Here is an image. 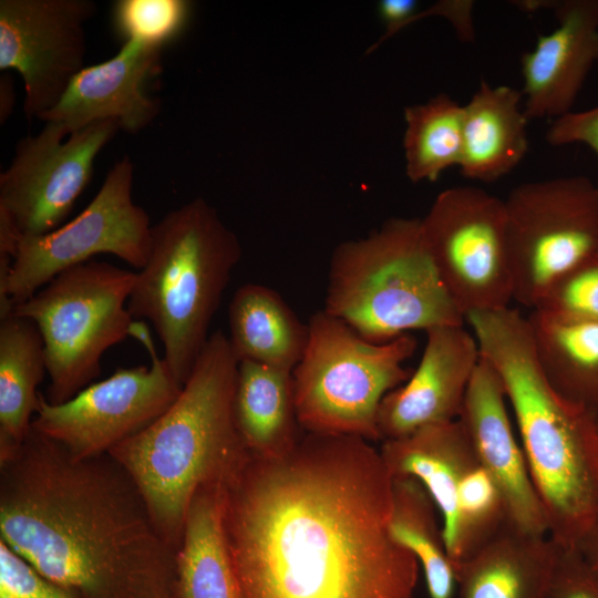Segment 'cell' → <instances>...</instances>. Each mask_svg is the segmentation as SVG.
<instances>
[{
  "label": "cell",
  "instance_id": "obj_19",
  "mask_svg": "<svg viewBox=\"0 0 598 598\" xmlns=\"http://www.w3.org/2000/svg\"><path fill=\"white\" fill-rule=\"evenodd\" d=\"M557 27L538 35L520 58L523 107L528 118L551 121L573 111L598 63V0L554 1Z\"/></svg>",
  "mask_w": 598,
  "mask_h": 598
},
{
  "label": "cell",
  "instance_id": "obj_27",
  "mask_svg": "<svg viewBox=\"0 0 598 598\" xmlns=\"http://www.w3.org/2000/svg\"><path fill=\"white\" fill-rule=\"evenodd\" d=\"M439 509L415 478H392L389 533L423 568L430 598H452L456 587Z\"/></svg>",
  "mask_w": 598,
  "mask_h": 598
},
{
  "label": "cell",
  "instance_id": "obj_11",
  "mask_svg": "<svg viewBox=\"0 0 598 598\" xmlns=\"http://www.w3.org/2000/svg\"><path fill=\"white\" fill-rule=\"evenodd\" d=\"M379 451L392 478H415L433 498L454 571L506 525L501 495L458 419L384 440Z\"/></svg>",
  "mask_w": 598,
  "mask_h": 598
},
{
  "label": "cell",
  "instance_id": "obj_7",
  "mask_svg": "<svg viewBox=\"0 0 598 598\" xmlns=\"http://www.w3.org/2000/svg\"><path fill=\"white\" fill-rule=\"evenodd\" d=\"M308 342L292 370L295 405L302 430L320 435L381 440L383 398L412 374L404 367L416 350L411 333L374 343L323 309L308 321Z\"/></svg>",
  "mask_w": 598,
  "mask_h": 598
},
{
  "label": "cell",
  "instance_id": "obj_31",
  "mask_svg": "<svg viewBox=\"0 0 598 598\" xmlns=\"http://www.w3.org/2000/svg\"><path fill=\"white\" fill-rule=\"evenodd\" d=\"M0 598H83L40 574L0 539Z\"/></svg>",
  "mask_w": 598,
  "mask_h": 598
},
{
  "label": "cell",
  "instance_id": "obj_17",
  "mask_svg": "<svg viewBox=\"0 0 598 598\" xmlns=\"http://www.w3.org/2000/svg\"><path fill=\"white\" fill-rule=\"evenodd\" d=\"M425 333L417 368L380 404L378 429L382 441L460 417L481 359L476 338L463 326L435 327Z\"/></svg>",
  "mask_w": 598,
  "mask_h": 598
},
{
  "label": "cell",
  "instance_id": "obj_10",
  "mask_svg": "<svg viewBox=\"0 0 598 598\" xmlns=\"http://www.w3.org/2000/svg\"><path fill=\"white\" fill-rule=\"evenodd\" d=\"M504 204L514 300L533 310L556 279L598 256V184L582 175L527 182Z\"/></svg>",
  "mask_w": 598,
  "mask_h": 598
},
{
  "label": "cell",
  "instance_id": "obj_4",
  "mask_svg": "<svg viewBox=\"0 0 598 598\" xmlns=\"http://www.w3.org/2000/svg\"><path fill=\"white\" fill-rule=\"evenodd\" d=\"M237 369L228 337L214 331L174 403L109 452L175 551L195 494L227 483L249 453L234 416Z\"/></svg>",
  "mask_w": 598,
  "mask_h": 598
},
{
  "label": "cell",
  "instance_id": "obj_14",
  "mask_svg": "<svg viewBox=\"0 0 598 598\" xmlns=\"http://www.w3.org/2000/svg\"><path fill=\"white\" fill-rule=\"evenodd\" d=\"M121 131L116 121H99L69 134L45 122L35 135L20 138L0 174V214L23 237L61 226L90 183L100 152Z\"/></svg>",
  "mask_w": 598,
  "mask_h": 598
},
{
  "label": "cell",
  "instance_id": "obj_12",
  "mask_svg": "<svg viewBox=\"0 0 598 598\" xmlns=\"http://www.w3.org/2000/svg\"><path fill=\"white\" fill-rule=\"evenodd\" d=\"M437 274L466 317L514 300L504 199L475 186L442 190L421 218Z\"/></svg>",
  "mask_w": 598,
  "mask_h": 598
},
{
  "label": "cell",
  "instance_id": "obj_15",
  "mask_svg": "<svg viewBox=\"0 0 598 598\" xmlns=\"http://www.w3.org/2000/svg\"><path fill=\"white\" fill-rule=\"evenodd\" d=\"M92 0H1L0 70H14L31 120L52 110L85 66V24Z\"/></svg>",
  "mask_w": 598,
  "mask_h": 598
},
{
  "label": "cell",
  "instance_id": "obj_29",
  "mask_svg": "<svg viewBox=\"0 0 598 598\" xmlns=\"http://www.w3.org/2000/svg\"><path fill=\"white\" fill-rule=\"evenodd\" d=\"M192 8L187 0H117L113 27L123 42L163 50L184 32Z\"/></svg>",
  "mask_w": 598,
  "mask_h": 598
},
{
  "label": "cell",
  "instance_id": "obj_18",
  "mask_svg": "<svg viewBox=\"0 0 598 598\" xmlns=\"http://www.w3.org/2000/svg\"><path fill=\"white\" fill-rule=\"evenodd\" d=\"M162 51L123 42L111 59L84 66L61 101L39 120L59 123L69 134L107 120L126 133L141 132L161 112L162 102L150 94L148 85L162 72Z\"/></svg>",
  "mask_w": 598,
  "mask_h": 598
},
{
  "label": "cell",
  "instance_id": "obj_3",
  "mask_svg": "<svg viewBox=\"0 0 598 598\" xmlns=\"http://www.w3.org/2000/svg\"><path fill=\"white\" fill-rule=\"evenodd\" d=\"M465 319L481 355L503 382L548 535L563 547L576 548L598 518V414L550 385L528 319L518 310L475 311Z\"/></svg>",
  "mask_w": 598,
  "mask_h": 598
},
{
  "label": "cell",
  "instance_id": "obj_25",
  "mask_svg": "<svg viewBox=\"0 0 598 598\" xmlns=\"http://www.w3.org/2000/svg\"><path fill=\"white\" fill-rule=\"evenodd\" d=\"M234 416L250 453L275 456L295 446L301 437V426L296 413L292 371L238 362Z\"/></svg>",
  "mask_w": 598,
  "mask_h": 598
},
{
  "label": "cell",
  "instance_id": "obj_32",
  "mask_svg": "<svg viewBox=\"0 0 598 598\" xmlns=\"http://www.w3.org/2000/svg\"><path fill=\"white\" fill-rule=\"evenodd\" d=\"M546 598H598V573L576 548L559 545Z\"/></svg>",
  "mask_w": 598,
  "mask_h": 598
},
{
  "label": "cell",
  "instance_id": "obj_5",
  "mask_svg": "<svg viewBox=\"0 0 598 598\" xmlns=\"http://www.w3.org/2000/svg\"><path fill=\"white\" fill-rule=\"evenodd\" d=\"M240 257L237 235L202 197L152 226L148 257L136 272L127 308L133 318L153 324L163 359L181 385L209 339L212 319Z\"/></svg>",
  "mask_w": 598,
  "mask_h": 598
},
{
  "label": "cell",
  "instance_id": "obj_24",
  "mask_svg": "<svg viewBox=\"0 0 598 598\" xmlns=\"http://www.w3.org/2000/svg\"><path fill=\"white\" fill-rule=\"evenodd\" d=\"M47 372L44 342L30 319L10 313L0 322V462L25 441Z\"/></svg>",
  "mask_w": 598,
  "mask_h": 598
},
{
  "label": "cell",
  "instance_id": "obj_9",
  "mask_svg": "<svg viewBox=\"0 0 598 598\" xmlns=\"http://www.w3.org/2000/svg\"><path fill=\"white\" fill-rule=\"evenodd\" d=\"M133 162L124 155L75 218L48 234L21 238L9 274L0 277V319L59 274L95 255H114L137 269L145 266L153 225L133 202Z\"/></svg>",
  "mask_w": 598,
  "mask_h": 598
},
{
  "label": "cell",
  "instance_id": "obj_34",
  "mask_svg": "<svg viewBox=\"0 0 598 598\" xmlns=\"http://www.w3.org/2000/svg\"><path fill=\"white\" fill-rule=\"evenodd\" d=\"M417 1L414 0H382L378 4V12L380 19L385 24V32L370 48L368 52H371L384 40L395 34L398 31L411 23L412 18L416 14L415 9Z\"/></svg>",
  "mask_w": 598,
  "mask_h": 598
},
{
  "label": "cell",
  "instance_id": "obj_28",
  "mask_svg": "<svg viewBox=\"0 0 598 598\" xmlns=\"http://www.w3.org/2000/svg\"><path fill=\"white\" fill-rule=\"evenodd\" d=\"M405 175L412 183L435 182L457 166L463 153L464 106L445 93L404 109Z\"/></svg>",
  "mask_w": 598,
  "mask_h": 598
},
{
  "label": "cell",
  "instance_id": "obj_20",
  "mask_svg": "<svg viewBox=\"0 0 598 598\" xmlns=\"http://www.w3.org/2000/svg\"><path fill=\"white\" fill-rule=\"evenodd\" d=\"M559 545L507 524L455 568L461 598H546Z\"/></svg>",
  "mask_w": 598,
  "mask_h": 598
},
{
  "label": "cell",
  "instance_id": "obj_35",
  "mask_svg": "<svg viewBox=\"0 0 598 598\" xmlns=\"http://www.w3.org/2000/svg\"><path fill=\"white\" fill-rule=\"evenodd\" d=\"M576 549L588 565L598 573V518L580 539Z\"/></svg>",
  "mask_w": 598,
  "mask_h": 598
},
{
  "label": "cell",
  "instance_id": "obj_30",
  "mask_svg": "<svg viewBox=\"0 0 598 598\" xmlns=\"http://www.w3.org/2000/svg\"><path fill=\"white\" fill-rule=\"evenodd\" d=\"M533 310L566 321H598V256L556 279Z\"/></svg>",
  "mask_w": 598,
  "mask_h": 598
},
{
  "label": "cell",
  "instance_id": "obj_23",
  "mask_svg": "<svg viewBox=\"0 0 598 598\" xmlns=\"http://www.w3.org/2000/svg\"><path fill=\"white\" fill-rule=\"evenodd\" d=\"M223 486L194 496L176 550V598H239L223 525Z\"/></svg>",
  "mask_w": 598,
  "mask_h": 598
},
{
  "label": "cell",
  "instance_id": "obj_6",
  "mask_svg": "<svg viewBox=\"0 0 598 598\" xmlns=\"http://www.w3.org/2000/svg\"><path fill=\"white\" fill-rule=\"evenodd\" d=\"M323 310L374 343L465 321L415 217L389 218L365 237L334 248Z\"/></svg>",
  "mask_w": 598,
  "mask_h": 598
},
{
  "label": "cell",
  "instance_id": "obj_33",
  "mask_svg": "<svg viewBox=\"0 0 598 598\" xmlns=\"http://www.w3.org/2000/svg\"><path fill=\"white\" fill-rule=\"evenodd\" d=\"M546 141L556 147L584 144L598 157V105L582 111L573 110L551 121Z\"/></svg>",
  "mask_w": 598,
  "mask_h": 598
},
{
  "label": "cell",
  "instance_id": "obj_36",
  "mask_svg": "<svg viewBox=\"0 0 598 598\" xmlns=\"http://www.w3.org/2000/svg\"><path fill=\"white\" fill-rule=\"evenodd\" d=\"M16 92L13 79L9 74L0 76V122L4 123L13 111Z\"/></svg>",
  "mask_w": 598,
  "mask_h": 598
},
{
  "label": "cell",
  "instance_id": "obj_26",
  "mask_svg": "<svg viewBox=\"0 0 598 598\" xmlns=\"http://www.w3.org/2000/svg\"><path fill=\"white\" fill-rule=\"evenodd\" d=\"M543 373L566 400L598 414V321L527 317Z\"/></svg>",
  "mask_w": 598,
  "mask_h": 598
},
{
  "label": "cell",
  "instance_id": "obj_8",
  "mask_svg": "<svg viewBox=\"0 0 598 598\" xmlns=\"http://www.w3.org/2000/svg\"><path fill=\"white\" fill-rule=\"evenodd\" d=\"M135 278L134 271L90 260L13 307L11 313L32 320L42 336L49 403L61 404L86 388L99 377L104 352L128 336Z\"/></svg>",
  "mask_w": 598,
  "mask_h": 598
},
{
  "label": "cell",
  "instance_id": "obj_13",
  "mask_svg": "<svg viewBox=\"0 0 598 598\" xmlns=\"http://www.w3.org/2000/svg\"><path fill=\"white\" fill-rule=\"evenodd\" d=\"M130 336L148 351L151 365L118 368L72 399L51 404L40 393L32 429L76 458L104 454L161 416L183 385L159 358L144 320L133 321Z\"/></svg>",
  "mask_w": 598,
  "mask_h": 598
},
{
  "label": "cell",
  "instance_id": "obj_16",
  "mask_svg": "<svg viewBox=\"0 0 598 598\" xmlns=\"http://www.w3.org/2000/svg\"><path fill=\"white\" fill-rule=\"evenodd\" d=\"M506 400L499 374L481 355L458 420L501 495L506 524L526 534L548 535L547 518L514 435Z\"/></svg>",
  "mask_w": 598,
  "mask_h": 598
},
{
  "label": "cell",
  "instance_id": "obj_22",
  "mask_svg": "<svg viewBox=\"0 0 598 598\" xmlns=\"http://www.w3.org/2000/svg\"><path fill=\"white\" fill-rule=\"evenodd\" d=\"M228 321V339L238 362L292 371L303 355L308 322L272 288L252 282L240 286L229 303Z\"/></svg>",
  "mask_w": 598,
  "mask_h": 598
},
{
  "label": "cell",
  "instance_id": "obj_2",
  "mask_svg": "<svg viewBox=\"0 0 598 598\" xmlns=\"http://www.w3.org/2000/svg\"><path fill=\"white\" fill-rule=\"evenodd\" d=\"M0 539L83 598H176V551L110 454L76 458L32 429L0 462Z\"/></svg>",
  "mask_w": 598,
  "mask_h": 598
},
{
  "label": "cell",
  "instance_id": "obj_1",
  "mask_svg": "<svg viewBox=\"0 0 598 598\" xmlns=\"http://www.w3.org/2000/svg\"><path fill=\"white\" fill-rule=\"evenodd\" d=\"M392 477L358 436L248 453L223 486L239 598H413L419 563L389 533Z\"/></svg>",
  "mask_w": 598,
  "mask_h": 598
},
{
  "label": "cell",
  "instance_id": "obj_21",
  "mask_svg": "<svg viewBox=\"0 0 598 598\" xmlns=\"http://www.w3.org/2000/svg\"><path fill=\"white\" fill-rule=\"evenodd\" d=\"M464 106L463 153L467 179L493 183L509 174L528 151L522 91L482 81Z\"/></svg>",
  "mask_w": 598,
  "mask_h": 598
}]
</instances>
